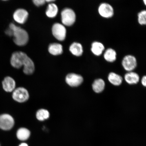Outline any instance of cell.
Instances as JSON below:
<instances>
[{"label": "cell", "instance_id": "6da1fadb", "mask_svg": "<svg viewBox=\"0 0 146 146\" xmlns=\"http://www.w3.org/2000/svg\"><path fill=\"white\" fill-rule=\"evenodd\" d=\"M10 62L12 66L16 68H20L23 66V72L26 74H31L35 70L33 62L23 52H14L11 57Z\"/></svg>", "mask_w": 146, "mask_h": 146}, {"label": "cell", "instance_id": "7a4b0ae2", "mask_svg": "<svg viewBox=\"0 0 146 146\" xmlns=\"http://www.w3.org/2000/svg\"><path fill=\"white\" fill-rule=\"evenodd\" d=\"M9 27L13 32V40L16 45L22 46L27 44L29 38L26 31L21 27L16 26L13 23H11Z\"/></svg>", "mask_w": 146, "mask_h": 146}, {"label": "cell", "instance_id": "3957f363", "mask_svg": "<svg viewBox=\"0 0 146 146\" xmlns=\"http://www.w3.org/2000/svg\"><path fill=\"white\" fill-rule=\"evenodd\" d=\"M62 23L64 25L70 26L74 24L76 20V15L74 11L70 8H66L61 13Z\"/></svg>", "mask_w": 146, "mask_h": 146}, {"label": "cell", "instance_id": "277c9868", "mask_svg": "<svg viewBox=\"0 0 146 146\" xmlns=\"http://www.w3.org/2000/svg\"><path fill=\"white\" fill-rule=\"evenodd\" d=\"M14 124V119L10 115L7 114L0 115V129L3 130H9L13 127Z\"/></svg>", "mask_w": 146, "mask_h": 146}, {"label": "cell", "instance_id": "5b68a950", "mask_svg": "<svg viewBox=\"0 0 146 146\" xmlns=\"http://www.w3.org/2000/svg\"><path fill=\"white\" fill-rule=\"evenodd\" d=\"M12 97L15 101L23 103L28 100L29 96L28 91L26 89L23 87H19L13 91Z\"/></svg>", "mask_w": 146, "mask_h": 146}, {"label": "cell", "instance_id": "8992f818", "mask_svg": "<svg viewBox=\"0 0 146 146\" xmlns=\"http://www.w3.org/2000/svg\"><path fill=\"white\" fill-rule=\"evenodd\" d=\"M122 66L128 72H132L136 68L137 65L136 58L131 55H127L123 58L122 62Z\"/></svg>", "mask_w": 146, "mask_h": 146}, {"label": "cell", "instance_id": "52a82bcc", "mask_svg": "<svg viewBox=\"0 0 146 146\" xmlns=\"http://www.w3.org/2000/svg\"><path fill=\"white\" fill-rule=\"evenodd\" d=\"M52 33L56 39L60 41H63L66 36V29L63 25L56 23L52 26Z\"/></svg>", "mask_w": 146, "mask_h": 146}, {"label": "cell", "instance_id": "ba28073f", "mask_svg": "<svg viewBox=\"0 0 146 146\" xmlns=\"http://www.w3.org/2000/svg\"><path fill=\"white\" fill-rule=\"evenodd\" d=\"M98 12L100 16L106 18L112 17L114 13L112 5L107 3H103L98 7Z\"/></svg>", "mask_w": 146, "mask_h": 146}, {"label": "cell", "instance_id": "9c48e42d", "mask_svg": "<svg viewBox=\"0 0 146 146\" xmlns=\"http://www.w3.org/2000/svg\"><path fill=\"white\" fill-rule=\"evenodd\" d=\"M66 81L70 86L77 87L83 83V78L80 75L71 73L66 76Z\"/></svg>", "mask_w": 146, "mask_h": 146}, {"label": "cell", "instance_id": "30bf717a", "mask_svg": "<svg viewBox=\"0 0 146 146\" xmlns=\"http://www.w3.org/2000/svg\"><path fill=\"white\" fill-rule=\"evenodd\" d=\"M28 15V13L26 10L20 9L14 12L13 17L15 21L17 23L23 24L26 21Z\"/></svg>", "mask_w": 146, "mask_h": 146}, {"label": "cell", "instance_id": "8fae6325", "mask_svg": "<svg viewBox=\"0 0 146 146\" xmlns=\"http://www.w3.org/2000/svg\"><path fill=\"white\" fill-rule=\"evenodd\" d=\"M3 89L7 92H11L15 90L16 83L14 80L10 76H7L2 82Z\"/></svg>", "mask_w": 146, "mask_h": 146}, {"label": "cell", "instance_id": "7c38bea8", "mask_svg": "<svg viewBox=\"0 0 146 146\" xmlns=\"http://www.w3.org/2000/svg\"><path fill=\"white\" fill-rule=\"evenodd\" d=\"M104 49V46L99 42L95 41L91 45V52L97 56L102 54Z\"/></svg>", "mask_w": 146, "mask_h": 146}, {"label": "cell", "instance_id": "4fadbf2b", "mask_svg": "<svg viewBox=\"0 0 146 146\" xmlns=\"http://www.w3.org/2000/svg\"><path fill=\"white\" fill-rule=\"evenodd\" d=\"M125 81L129 84L137 83L139 81V76L136 73L132 72H129L125 75Z\"/></svg>", "mask_w": 146, "mask_h": 146}, {"label": "cell", "instance_id": "5bb4252c", "mask_svg": "<svg viewBox=\"0 0 146 146\" xmlns=\"http://www.w3.org/2000/svg\"><path fill=\"white\" fill-rule=\"evenodd\" d=\"M69 50L73 54L76 56H81L83 52V47L81 44L76 42L71 44Z\"/></svg>", "mask_w": 146, "mask_h": 146}, {"label": "cell", "instance_id": "9a60e30c", "mask_svg": "<svg viewBox=\"0 0 146 146\" xmlns=\"http://www.w3.org/2000/svg\"><path fill=\"white\" fill-rule=\"evenodd\" d=\"M48 51L50 53L53 55H58L63 52L62 46L60 44L54 43L49 45Z\"/></svg>", "mask_w": 146, "mask_h": 146}, {"label": "cell", "instance_id": "2e32d148", "mask_svg": "<svg viewBox=\"0 0 146 146\" xmlns=\"http://www.w3.org/2000/svg\"><path fill=\"white\" fill-rule=\"evenodd\" d=\"M105 85V83L104 80L99 78L95 80L92 84V88L95 92L99 93L103 91Z\"/></svg>", "mask_w": 146, "mask_h": 146}, {"label": "cell", "instance_id": "e0dca14e", "mask_svg": "<svg viewBox=\"0 0 146 146\" xmlns=\"http://www.w3.org/2000/svg\"><path fill=\"white\" fill-rule=\"evenodd\" d=\"M108 79L111 84L115 86L120 85L123 81V78L121 76L114 72L110 73Z\"/></svg>", "mask_w": 146, "mask_h": 146}, {"label": "cell", "instance_id": "ac0fdd59", "mask_svg": "<svg viewBox=\"0 0 146 146\" xmlns=\"http://www.w3.org/2000/svg\"><path fill=\"white\" fill-rule=\"evenodd\" d=\"M117 54L116 51L111 48L107 49L104 54V58L108 62H112L116 59Z\"/></svg>", "mask_w": 146, "mask_h": 146}, {"label": "cell", "instance_id": "d6986e66", "mask_svg": "<svg viewBox=\"0 0 146 146\" xmlns=\"http://www.w3.org/2000/svg\"><path fill=\"white\" fill-rule=\"evenodd\" d=\"M30 132L25 128H21L17 131V137L18 139L21 141L27 140L30 136Z\"/></svg>", "mask_w": 146, "mask_h": 146}, {"label": "cell", "instance_id": "ffe728a7", "mask_svg": "<svg viewBox=\"0 0 146 146\" xmlns=\"http://www.w3.org/2000/svg\"><path fill=\"white\" fill-rule=\"evenodd\" d=\"M58 12V8L56 4L51 3L48 5L46 11V14L49 17L53 18L56 15Z\"/></svg>", "mask_w": 146, "mask_h": 146}, {"label": "cell", "instance_id": "44dd1931", "mask_svg": "<svg viewBox=\"0 0 146 146\" xmlns=\"http://www.w3.org/2000/svg\"><path fill=\"white\" fill-rule=\"evenodd\" d=\"M50 116L48 111L46 110L41 109L37 111L36 113V117L40 121H43L47 119Z\"/></svg>", "mask_w": 146, "mask_h": 146}, {"label": "cell", "instance_id": "7402d4cb", "mask_svg": "<svg viewBox=\"0 0 146 146\" xmlns=\"http://www.w3.org/2000/svg\"><path fill=\"white\" fill-rule=\"evenodd\" d=\"M138 21L140 25H145L146 24V11L142 10L138 14Z\"/></svg>", "mask_w": 146, "mask_h": 146}, {"label": "cell", "instance_id": "603a6c76", "mask_svg": "<svg viewBox=\"0 0 146 146\" xmlns=\"http://www.w3.org/2000/svg\"><path fill=\"white\" fill-rule=\"evenodd\" d=\"M33 2L36 6L39 7L44 4L46 1L44 0H34Z\"/></svg>", "mask_w": 146, "mask_h": 146}, {"label": "cell", "instance_id": "cb8c5ba5", "mask_svg": "<svg viewBox=\"0 0 146 146\" xmlns=\"http://www.w3.org/2000/svg\"><path fill=\"white\" fill-rule=\"evenodd\" d=\"M5 33L9 36H13V32L11 29L9 28H9L5 30Z\"/></svg>", "mask_w": 146, "mask_h": 146}, {"label": "cell", "instance_id": "d4e9b609", "mask_svg": "<svg viewBox=\"0 0 146 146\" xmlns=\"http://www.w3.org/2000/svg\"><path fill=\"white\" fill-rule=\"evenodd\" d=\"M141 83L144 86H146V76H143L141 80Z\"/></svg>", "mask_w": 146, "mask_h": 146}, {"label": "cell", "instance_id": "484cf974", "mask_svg": "<svg viewBox=\"0 0 146 146\" xmlns=\"http://www.w3.org/2000/svg\"><path fill=\"white\" fill-rule=\"evenodd\" d=\"M19 146H28L26 143H22Z\"/></svg>", "mask_w": 146, "mask_h": 146}, {"label": "cell", "instance_id": "4316f807", "mask_svg": "<svg viewBox=\"0 0 146 146\" xmlns=\"http://www.w3.org/2000/svg\"><path fill=\"white\" fill-rule=\"evenodd\" d=\"M54 1H52V0H48V1H45L47 2H50Z\"/></svg>", "mask_w": 146, "mask_h": 146}, {"label": "cell", "instance_id": "83f0119b", "mask_svg": "<svg viewBox=\"0 0 146 146\" xmlns=\"http://www.w3.org/2000/svg\"><path fill=\"white\" fill-rule=\"evenodd\" d=\"M143 2H144V3H145V4L146 5V1L145 0H144Z\"/></svg>", "mask_w": 146, "mask_h": 146}]
</instances>
